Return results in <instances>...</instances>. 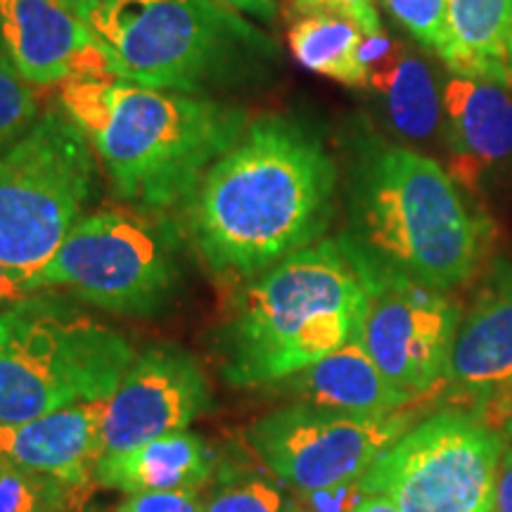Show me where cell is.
<instances>
[{
    "label": "cell",
    "instance_id": "e0dca14e",
    "mask_svg": "<svg viewBox=\"0 0 512 512\" xmlns=\"http://www.w3.org/2000/svg\"><path fill=\"white\" fill-rule=\"evenodd\" d=\"M275 387L285 389L299 403L363 418L401 413L413 401L387 380L358 337Z\"/></svg>",
    "mask_w": 512,
    "mask_h": 512
},
{
    "label": "cell",
    "instance_id": "cb8c5ba5",
    "mask_svg": "<svg viewBox=\"0 0 512 512\" xmlns=\"http://www.w3.org/2000/svg\"><path fill=\"white\" fill-rule=\"evenodd\" d=\"M41 117L36 86L22 79L10 57L0 53V150L29 131Z\"/></svg>",
    "mask_w": 512,
    "mask_h": 512
},
{
    "label": "cell",
    "instance_id": "9c48e42d",
    "mask_svg": "<svg viewBox=\"0 0 512 512\" xmlns=\"http://www.w3.org/2000/svg\"><path fill=\"white\" fill-rule=\"evenodd\" d=\"M503 437L467 411H441L396 439L358 482L401 512H496Z\"/></svg>",
    "mask_w": 512,
    "mask_h": 512
},
{
    "label": "cell",
    "instance_id": "3957f363",
    "mask_svg": "<svg viewBox=\"0 0 512 512\" xmlns=\"http://www.w3.org/2000/svg\"><path fill=\"white\" fill-rule=\"evenodd\" d=\"M370 278L344 238L318 240L268 268L233 299L219 332L230 387H275L361 335Z\"/></svg>",
    "mask_w": 512,
    "mask_h": 512
},
{
    "label": "cell",
    "instance_id": "44dd1931",
    "mask_svg": "<svg viewBox=\"0 0 512 512\" xmlns=\"http://www.w3.org/2000/svg\"><path fill=\"white\" fill-rule=\"evenodd\" d=\"M287 41L292 55L309 72L349 88L368 86L363 64L366 34L351 19L335 12H313L294 24Z\"/></svg>",
    "mask_w": 512,
    "mask_h": 512
},
{
    "label": "cell",
    "instance_id": "ba28073f",
    "mask_svg": "<svg viewBox=\"0 0 512 512\" xmlns=\"http://www.w3.org/2000/svg\"><path fill=\"white\" fill-rule=\"evenodd\" d=\"M178 280L174 226L140 209L86 214L38 273L43 292L64 290L117 316H155L171 302Z\"/></svg>",
    "mask_w": 512,
    "mask_h": 512
},
{
    "label": "cell",
    "instance_id": "484cf974",
    "mask_svg": "<svg viewBox=\"0 0 512 512\" xmlns=\"http://www.w3.org/2000/svg\"><path fill=\"white\" fill-rule=\"evenodd\" d=\"M114 512H204L200 491H150L131 494Z\"/></svg>",
    "mask_w": 512,
    "mask_h": 512
},
{
    "label": "cell",
    "instance_id": "2e32d148",
    "mask_svg": "<svg viewBox=\"0 0 512 512\" xmlns=\"http://www.w3.org/2000/svg\"><path fill=\"white\" fill-rule=\"evenodd\" d=\"M444 131L453 178L472 190L512 157V93L508 83L458 76L444 88Z\"/></svg>",
    "mask_w": 512,
    "mask_h": 512
},
{
    "label": "cell",
    "instance_id": "ac0fdd59",
    "mask_svg": "<svg viewBox=\"0 0 512 512\" xmlns=\"http://www.w3.org/2000/svg\"><path fill=\"white\" fill-rule=\"evenodd\" d=\"M216 470V456L207 441L188 430L164 434L128 451L102 456L93 482L121 494L150 491H200Z\"/></svg>",
    "mask_w": 512,
    "mask_h": 512
},
{
    "label": "cell",
    "instance_id": "5b68a950",
    "mask_svg": "<svg viewBox=\"0 0 512 512\" xmlns=\"http://www.w3.org/2000/svg\"><path fill=\"white\" fill-rule=\"evenodd\" d=\"M112 76L147 88L211 95L268 74L278 50L219 0H117L81 15Z\"/></svg>",
    "mask_w": 512,
    "mask_h": 512
},
{
    "label": "cell",
    "instance_id": "52a82bcc",
    "mask_svg": "<svg viewBox=\"0 0 512 512\" xmlns=\"http://www.w3.org/2000/svg\"><path fill=\"white\" fill-rule=\"evenodd\" d=\"M98 164L91 140L60 102L0 150V264L38 287V273L86 216Z\"/></svg>",
    "mask_w": 512,
    "mask_h": 512
},
{
    "label": "cell",
    "instance_id": "7402d4cb",
    "mask_svg": "<svg viewBox=\"0 0 512 512\" xmlns=\"http://www.w3.org/2000/svg\"><path fill=\"white\" fill-rule=\"evenodd\" d=\"M86 491L50 475L0 467V512H74Z\"/></svg>",
    "mask_w": 512,
    "mask_h": 512
},
{
    "label": "cell",
    "instance_id": "277c9868",
    "mask_svg": "<svg viewBox=\"0 0 512 512\" xmlns=\"http://www.w3.org/2000/svg\"><path fill=\"white\" fill-rule=\"evenodd\" d=\"M351 230L344 238L389 271L451 290L477 271L484 226L453 176L408 147H361L349 185Z\"/></svg>",
    "mask_w": 512,
    "mask_h": 512
},
{
    "label": "cell",
    "instance_id": "836d02e7",
    "mask_svg": "<svg viewBox=\"0 0 512 512\" xmlns=\"http://www.w3.org/2000/svg\"><path fill=\"white\" fill-rule=\"evenodd\" d=\"M510 69H512V31H510Z\"/></svg>",
    "mask_w": 512,
    "mask_h": 512
},
{
    "label": "cell",
    "instance_id": "f546056e",
    "mask_svg": "<svg viewBox=\"0 0 512 512\" xmlns=\"http://www.w3.org/2000/svg\"><path fill=\"white\" fill-rule=\"evenodd\" d=\"M219 3L240 15L259 17L261 22H271L275 17V0H219Z\"/></svg>",
    "mask_w": 512,
    "mask_h": 512
},
{
    "label": "cell",
    "instance_id": "7a4b0ae2",
    "mask_svg": "<svg viewBox=\"0 0 512 512\" xmlns=\"http://www.w3.org/2000/svg\"><path fill=\"white\" fill-rule=\"evenodd\" d=\"M60 105L83 128L112 188L133 209H183L216 159L249 124L214 95L147 88L117 76L60 83Z\"/></svg>",
    "mask_w": 512,
    "mask_h": 512
},
{
    "label": "cell",
    "instance_id": "8fae6325",
    "mask_svg": "<svg viewBox=\"0 0 512 512\" xmlns=\"http://www.w3.org/2000/svg\"><path fill=\"white\" fill-rule=\"evenodd\" d=\"M366 264L370 294L358 342L394 387L418 399L444 382L460 309L446 292Z\"/></svg>",
    "mask_w": 512,
    "mask_h": 512
},
{
    "label": "cell",
    "instance_id": "d6986e66",
    "mask_svg": "<svg viewBox=\"0 0 512 512\" xmlns=\"http://www.w3.org/2000/svg\"><path fill=\"white\" fill-rule=\"evenodd\" d=\"M363 64L396 131L411 140L430 138L441 114L430 67L384 29L363 41Z\"/></svg>",
    "mask_w": 512,
    "mask_h": 512
},
{
    "label": "cell",
    "instance_id": "30bf717a",
    "mask_svg": "<svg viewBox=\"0 0 512 512\" xmlns=\"http://www.w3.org/2000/svg\"><path fill=\"white\" fill-rule=\"evenodd\" d=\"M408 425L403 411L363 418L297 401L254 420L245 439L268 475L313 496L361 482Z\"/></svg>",
    "mask_w": 512,
    "mask_h": 512
},
{
    "label": "cell",
    "instance_id": "7c38bea8",
    "mask_svg": "<svg viewBox=\"0 0 512 512\" xmlns=\"http://www.w3.org/2000/svg\"><path fill=\"white\" fill-rule=\"evenodd\" d=\"M209 408L211 387L195 356L169 344L147 349L107 399L102 456L188 430Z\"/></svg>",
    "mask_w": 512,
    "mask_h": 512
},
{
    "label": "cell",
    "instance_id": "83f0119b",
    "mask_svg": "<svg viewBox=\"0 0 512 512\" xmlns=\"http://www.w3.org/2000/svg\"><path fill=\"white\" fill-rule=\"evenodd\" d=\"M38 294V287L31 283V280L22 278V275L12 271L5 264H0V306H15L24 299L34 297Z\"/></svg>",
    "mask_w": 512,
    "mask_h": 512
},
{
    "label": "cell",
    "instance_id": "d6a6232c",
    "mask_svg": "<svg viewBox=\"0 0 512 512\" xmlns=\"http://www.w3.org/2000/svg\"><path fill=\"white\" fill-rule=\"evenodd\" d=\"M320 5L323 0H297V8L306 12V15H313V12H320Z\"/></svg>",
    "mask_w": 512,
    "mask_h": 512
},
{
    "label": "cell",
    "instance_id": "8992f818",
    "mask_svg": "<svg viewBox=\"0 0 512 512\" xmlns=\"http://www.w3.org/2000/svg\"><path fill=\"white\" fill-rule=\"evenodd\" d=\"M136 356L121 332L57 294L8 306L0 311V425L107 401Z\"/></svg>",
    "mask_w": 512,
    "mask_h": 512
},
{
    "label": "cell",
    "instance_id": "d4e9b609",
    "mask_svg": "<svg viewBox=\"0 0 512 512\" xmlns=\"http://www.w3.org/2000/svg\"><path fill=\"white\" fill-rule=\"evenodd\" d=\"M396 22L425 48L441 53L448 38V0H384Z\"/></svg>",
    "mask_w": 512,
    "mask_h": 512
},
{
    "label": "cell",
    "instance_id": "ffe728a7",
    "mask_svg": "<svg viewBox=\"0 0 512 512\" xmlns=\"http://www.w3.org/2000/svg\"><path fill=\"white\" fill-rule=\"evenodd\" d=\"M512 0H448V38L439 57L458 76L512 86Z\"/></svg>",
    "mask_w": 512,
    "mask_h": 512
},
{
    "label": "cell",
    "instance_id": "4fadbf2b",
    "mask_svg": "<svg viewBox=\"0 0 512 512\" xmlns=\"http://www.w3.org/2000/svg\"><path fill=\"white\" fill-rule=\"evenodd\" d=\"M0 43L22 79L36 88L112 76L107 50L62 0H0Z\"/></svg>",
    "mask_w": 512,
    "mask_h": 512
},
{
    "label": "cell",
    "instance_id": "9a60e30c",
    "mask_svg": "<svg viewBox=\"0 0 512 512\" xmlns=\"http://www.w3.org/2000/svg\"><path fill=\"white\" fill-rule=\"evenodd\" d=\"M107 401L0 425V467L38 472L91 489L95 465L102 458V420Z\"/></svg>",
    "mask_w": 512,
    "mask_h": 512
},
{
    "label": "cell",
    "instance_id": "e575fe53",
    "mask_svg": "<svg viewBox=\"0 0 512 512\" xmlns=\"http://www.w3.org/2000/svg\"><path fill=\"white\" fill-rule=\"evenodd\" d=\"M0 53H5V50H3V43H0Z\"/></svg>",
    "mask_w": 512,
    "mask_h": 512
},
{
    "label": "cell",
    "instance_id": "1f68e13d",
    "mask_svg": "<svg viewBox=\"0 0 512 512\" xmlns=\"http://www.w3.org/2000/svg\"><path fill=\"white\" fill-rule=\"evenodd\" d=\"M64 5H67L69 10L74 12V15H86V12L91 10H98V8H105V5H112L117 3V0H62Z\"/></svg>",
    "mask_w": 512,
    "mask_h": 512
},
{
    "label": "cell",
    "instance_id": "4dcf8cb0",
    "mask_svg": "<svg viewBox=\"0 0 512 512\" xmlns=\"http://www.w3.org/2000/svg\"><path fill=\"white\" fill-rule=\"evenodd\" d=\"M347 512H401L387 496L363 494Z\"/></svg>",
    "mask_w": 512,
    "mask_h": 512
},
{
    "label": "cell",
    "instance_id": "6da1fadb",
    "mask_svg": "<svg viewBox=\"0 0 512 512\" xmlns=\"http://www.w3.org/2000/svg\"><path fill=\"white\" fill-rule=\"evenodd\" d=\"M335 188L316 131L283 114L249 119L183 207L185 235L211 273L247 283L323 238Z\"/></svg>",
    "mask_w": 512,
    "mask_h": 512
},
{
    "label": "cell",
    "instance_id": "603a6c76",
    "mask_svg": "<svg viewBox=\"0 0 512 512\" xmlns=\"http://www.w3.org/2000/svg\"><path fill=\"white\" fill-rule=\"evenodd\" d=\"M275 477L240 475L204 498V512H306Z\"/></svg>",
    "mask_w": 512,
    "mask_h": 512
},
{
    "label": "cell",
    "instance_id": "4316f807",
    "mask_svg": "<svg viewBox=\"0 0 512 512\" xmlns=\"http://www.w3.org/2000/svg\"><path fill=\"white\" fill-rule=\"evenodd\" d=\"M320 12H335L358 24L366 36L382 31L380 15H377L373 0H323Z\"/></svg>",
    "mask_w": 512,
    "mask_h": 512
},
{
    "label": "cell",
    "instance_id": "f1b7e54d",
    "mask_svg": "<svg viewBox=\"0 0 512 512\" xmlns=\"http://www.w3.org/2000/svg\"><path fill=\"white\" fill-rule=\"evenodd\" d=\"M496 512H512V446L503 451L496 491Z\"/></svg>",
    "mask_w": 512,
    "mask_h": 512
},
{
    "label": "cell",
    "instance_id": "5bb4252c",
    "mask_svg": "<svg viewBox=\"0 0 512 512\" xmlns=\"http://www.w3.org/2000/svg\"><path fill=\"white\" fill-rule=\"evenodd\" d=\"M444 382L489 422L512 415V268L498 266L460 320Z\"/></svg>",
    "mask_w": 512,
    "mask_h": 512
}]
</instances>
